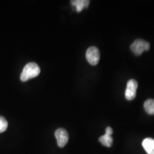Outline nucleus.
Listing matches in <instances>:
<instances>
[{
    "instance_id": "nucleus-5",
    "label": "nucleus",
    "mask_w": 154,
    "mask_h": 154,
    "mask_svg": "<svg viewBox=\"0 0 154 154\" xmlns=\"http://www.w3.org/2000/svg\"><path fill=\"white\" fill-rule=\"evenodd\" d=\"M55 137L57 144L61 148L64 147L69 140V134L64 128H58L55 132Z\"/></svg>"
},
{
    "instance_id": "nucleus-3",
    "label": "nucleus",
    "mask_w": 154,
    "mask_h": 154,
    "mask_svg": "<svg viewBox=\"0 0 154 154\" xmlns=\"http://www.w3.org/2000/svg\"><path fill=\"white\" fill-rule=\"evenodd\" d=\"M86 57L88 63L95 66L99 63L100 60V53L98 49L95 46L90 47L86 51Z\"/></svg>"
},
{
    "instance_id": "nucleus-2",
    "label": "nucleus",
    "mask_w": 154,
    "mask_h": 154,
    "mask_svg": "<svg viewBox=\"0 0 154 154\" xmlns=\"http://www.w3.org/2000/svg\"><path fill=\"white\" fill-rule=\"evenodd\" d=\"M150 48L149 43L142 39H136L132 44L131 45L130 49L134 54L136 55H140L144 51H148Z\"/></svg>"
},
{
    "instance_id": "nucleus-10",
    "label": "nucleus",
    "mask_w": 154,
    "mask_h": 154,
    "mask_svg": "<svg viewBox=\"0 0 154 154\" xmlns=\"http://www.w3.org/2000/svg\"><path fill=\"white\" fill-rule=\"evenodd\" d=\"M8 126V123L4 116H0V133L5 132Z\"/></svg>"
},
{
    "instance_id": "nucleus-1",
    "label": "nucleus",
    "mask_w": 154,
    "mask_h": 154,
    "mask_svg": "<svg viewBox=\"0 0 154 154\" xmlns=\"http://www.w3.org/2000/svg\"><path fill=\"white\" fill-rule=\"evenodd\" d=\"M41 72L40 67L34 62H30L27 63L25 67L20 75V79L22 82H26L37 77Z\"/></svg>"
},
{
    "instance_id": "nucleus-8",
    "label": "nucleus",
    "mask_w": 154,
    "mask_h": 154,
    "mask_svg": "<svg viewBox=\"0 0 154 154\" xmlns=\"http://www.w3.org/2000/svg\"><path fill=\"white\" fill-rule=\"evenodd\" d=\"M146 111L149 115H154V99H147L144 103Z\"/></svg>"
},
{
    "instance_id": "nucleus-7",
    "label": "nucleus",
    "mask_w": 154,
    "mask_h": 154,
    "mask_svg": "<svg viewBox=\"0 0 154 154\" xmlns=\"http://www.w3.org/2000/svg\"><path fill=\"white\" fill-rule=\"evenodd\" d=\"M71 4L76 8L77 12H81L85 8H88L90 4V1L88 0H75L72 1Z\"/></svg>"
},
{
    "instance_id": "nucleus-11",
    "label": "nucleus",
    "mask_w": 154,
    "mask_h": 154,
    "mask_svg": "<svg viewBox=\"0 0 154 154\" xmlns=\"http://www.w3.org/2000/svg\"><path fill=\"white\" fill-rule=\"evenodd\" d=\"M112 133H113V130H112V128H111L110 127H107L106 128V134H107L108 135L111 136Z\"/></svg>"
},
{
    "instance_id": "nucleus-6",
    "label": "nucleus",
    "mask_w": 154,
    "mask_h": 154,
    "mask_svg": "<svg viewBox=\"0 0 154 154\" xmlns=\"http://www.w3.org/2000/svg\"><path fill=\"white\" fill-rule=\"evenodd\" d=\"M142 146L148 154H154V139L146 138L143 140Z\"/></svg>"
},
{
    "instance_id": "nucleus-9",
    "label": "nucleus",
    "mask_w": 154,
    "mask_h": 154,
    "mask_svg": "<svg viewBox=\"0 0 154 154\" xmlns=\"http://www.w3.org/2000/svg\"><path fill=\"white\" fill-rule=\"evenodd\" d=\"M99 142L102 144V145L110 147L112 146L113 143V139L111 136L105 134L104 135L100 137L99 139Z\"/></svg>"
},
{
    "instance_id": "nucleus-4",
    "label": "nucleus",
    "mask_w": 154,
    "mask_h": 154,
    "mask_svg": "<svg viewBox=\"0 0 154 154\" xmlns=\"http://www.w3.org/2000/svg\"><path fill=\"white\" fill-rule=\"evenodd\" d=\"M138 88V82L135 79H130L127 84L125 91L126 98L128 100H132L137 95V89Z\"/></svg>"
}]
</instances>
